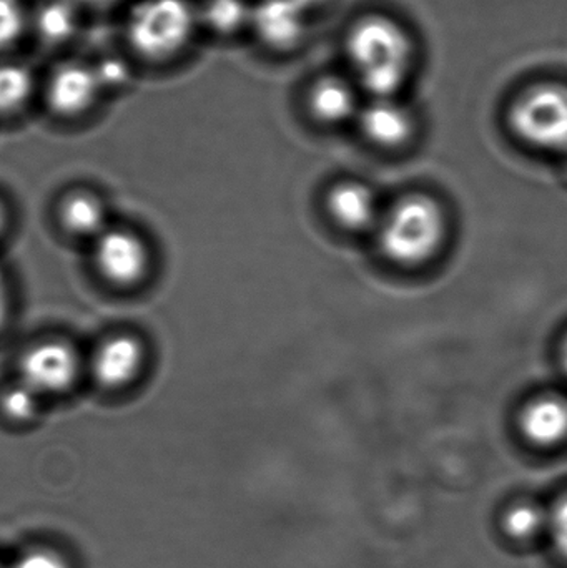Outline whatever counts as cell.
<instances>
[{"instance_id": "obj_12", "label": "cell", "mask_w": 567, "mask_h": 568, "mask_svg": "<svg viewBox=\"0 0 567 568\" xmlns=\"http://www.w3.org/2000/svg\"><path fill=\"white\" fill-rule=\"evenodd\" d=\"M333 219L348 230L368 229L376 219V199L360 183H343L333 190L328 200Z\"/></svg>"}, {"instance_id": "obj_6", "label": "cell", "mask_w": 567, "mask_h": 568, "mask_svg": "<svg viewBox=\"0 0 567 568\" xmlns=\"http://www.w3.org/2000/svg\"><path fill=\"white\" fill-rule=\"evenodd\" d=\"M95 265L110 283L130 286L145 276L149 250L140 236L129 230L107 229L95 239Z\"/></svg>"}, {"instance_id": "obj_20", "label": "cell", "mask_w": 567, "mask_h": 568, "mask_svg": "<svg viewBox=\"0 0 567 568\" xmlns=\"http://www.w3.org/2000/svg\"><path fill=\"white\" fill-rule=\"evenodd\" d=\"M29 16L22 0H0V50L13 45L26 32Z\"/></svg>"}, {"instance_id": "obj_7", "label": "cell", "mask_w": 567, "mask_h": 568, "mask_svg": "<svg viewBox=\"0 0 567 568\" xmlns=\"http://www.w3.org/2000/svg\"><path fill=\"white\" fill-rule=\"evenodd\" d=\"M102 92L93 65L65 62L57 67L47 80L45 97L50 110L60 116L82 115L92 109Z\"/></svg>"}, {"instance_id": "obj_3", "label": "cell", "mask_w": 567, "mask_h": 568, "mask_svg": "<svg viewBox=\"0 0 567 568\" xmlns=\"http://www.w3.org/2000/svg\"><path fill=\"white\" fill-rule=\"evenodd\" d=\"M199 12L189 0H140L126 19V40L146 60H169L189 45Z\"/></svg>"}, {"instance_id": "obj_1", "label": "cell", "mask_w": 567, "mask_h": 568, "mask_svg": "<svg viewBox=\"0 0 567 568\" xmlns=\"http://www.w3.org/2000/svg\"><path fill=\"white\" fill-rule=\"evenodd\" d=\"M348 53L363 89L373 99H395L405 85L413 62L408 33L388 17L360 20L348 37Z\"/></svg>"}, {"instance_id": "obj_22", "label": "cell", "mask_w": 567, "mask_h": 568, "mask_svg": "<svg viewBox=\"0 0 567 568\" xmlns=\"http://www.w3.org/2000/svg\"><path fill=\"white\" fill-rule=\"evenodd\" d=\"M553 546L558 550L559 556L567 560V496L563 497L551 513L548 514V526Z\"/></svg>"}, {"instance_id": "obj_16", "label": "cell", "mask_w": 567, "mask_h": 568, "mask_svg": "<svg viewBox=\"0 0 567 568\" xmlns=\"http://www.w3.org/2000/svg\"><path fill=\"white\" fill-rule=\"evenodd\" d=\"M32 72L22 63H0V115H10L32 95Z\"/></svg>"}, {"instance_id": "obj_4", "label": "cell", "mask_w": 567, "mask_h": 568, "mask_svg": "<svg viewBox=\"0 0 567 568\" xmlns=\"http://www.w3.org/2000/svg\"><path fill=\"white\" fill-rule=\"evenodd\" d=\"M509 126L529 145L567 152V89L539 83L525 90L509 109Z\"/></svg>"}, {"instance_id": "obj_28", "label": "cell", "mask_w": 567, "mask_h": 568, "mask_svg": "<svg viewBox=\"0 0 567 568\" xmlns=\"http://www.w3.org/2000/svg\"><path fill=\"white\" fill-rule=\"evenodd\" d=\"M302 7L312 6V3L318 2V0H296Z\"/></svg>"}, {"instance_id": "obj_9", "label": "cell", "mask_w": 567, "mask_h": 568, "mask_svg": "<svg viewBox=\"0 0 567 568\" xmlns=\"http://www.w3.org/2000/svg\"><path fill=\"white\" fill-rule=\"evenodd\" d=\"M523 434L539 447H555L567 439V399L543 396L531 400L522 413Z\"/></svg>"}, {"instance_id": "obj_5", "label": "cell", "mask_w": 567, "mask_h": 568, "mask_svg": "<svg viewBox=\"0 0 567 568\" xmlns=\"http://www.w3.org/2000/svg\"><path fill=\"white\" fill-rule=\"evenodd\" d=\"M77 351L65 341H43L30 347L20 361V381L39 396L70 389L79 376Z\"/></svg>"}, {"instance_id": "obj_10", "label": "cell", "mask_w": 567, "mask_h": 568, "mask_svg": "<svg viewBox=\"0 0 567 568\" xmlns=\"http://www.w3.org/2000/svg\"><path fill=\"white\" fill-rule=\"evenodd\" d=\"M362 129L369 140L382 146H398L413 135V115L395 99H373L363 110Z\"/></svg>"}, {"instance_id": "obj_14", "label": "cell", "mask_w": 567, "mask_h": 568, "mask_svg": "<svg viewBox=\"0 0 567 568\" xmlns=\"http://www.w3.org/2000/svg\"><path fill=\"white\" fill-rule=\"evenodd\" d=\"M32 23L43 42L60 45L79 29V7L72 0H43L32 16Z\"/></svg>"}, {"instance_id": "obj_2", "label": "cell", "mask_w": 567, "mask_h": 568, "mask_svg": "<svg viewBox=\"0 0 567 568\" xmlns=\"http://www.w3.org/2000/svg\"><path fill=\"white\" fill-rule=\"evenodd\" d=\"M446 235L442 206L428 196H408L389 212L379 232L383 252L399 265H422L436 255Z\"/></svg>"}, {"instance_id": "obj_18", "label": "cell", "mask_w": 567, "mask_h": 568, "mask_svg": "<svg viewBox=\"0 0 567 568\" xmlns=\"http://www.w3.org/2000/svg\"><path fill=\"white\" fill-rule=\"evenodd\" d=\"M39 394L30 389L27 384H13L9 389L3 390L0 396V409L7 417L13 420L32 419L39 409Z\"/></svg>"}, {"instance_id": "obj_17", "label": "cell", "mask_w": 567, "mask_h": 568, "mask_svg": "<svg viewBox=\"0 0 567 568\" xmlns=\"http://www.w3.org/2000/svg\"><path fill=\"white\" fill-rule=\"evenodd\" d=\"M200 17L216 32H233L249 19V9L243 0H205Z\"/></svg>"}, {"instance_id": "obj_25", "label": "cell", "mask_w": 567, "mask_h": 568, "mask_svg": "<svg viewBox=\"0 0 567 568\" xmlns=\"http://www.w3.org/2000/svg\"><path fill=\"white\" fill-rule=\"evenodd\" d=\"M72 2L75 3L77 7H109L115 3L117 0H72Z\"/></svg>"}, {"instance_id": "obj_21", "label": "cell", "mask_w": 567, "mask_h": 568, "mask_svg": "<svg viewBox=\"0 0 567 568\" xmlns=\"http://www.w3.org/2000/svg\"><path fill=\"white\" fill-rule=\"evenodd\" d=\"M93 70H95L102 89L103 87L113 89V87L125 85L126 80L130 79V67L120 57H105L97 65H93Z\"/></svg>"}, {"instance_id": "obj_26", "label": "cell", "mask_w": 567, "mask_h": 568, "mask_svg": "<svg viewBox=\"0 0 567 568\" xmlns=\"http://www.w3.org/2000/svg\"><path fill=\"white\" fill-rule=\"evenodd\" d=\"M6 210H3V206L0 205V233H2L3 226H6Z\"/></svg>"}, {"instance_id": "obj_27", "label": "cell", "mask_w": 567, "mask_h": 568, "mask_svg": "<svg viewBox=\"0 0 567 568\" xmlns=\"http://www.w3.org/2000/svg\"><path fill=\"white\" fill-rule=\"evenodd\" d=\"M563 366H565L566 373H567V336L565 339V344H563Z\"/></svg>"}, {"instance_id": "obj_13", "label": "cell", "mask_w": 567, "mask_h": 568, "mask_svg": "<svg viewBox=\"0 0 567 568\" xmlns=\"http://www.w3.org/2000/svg\"><path fill=\"white\" fill-rule=\"evenodd\" d=\"M310 109L322 122H345L355 113V92L345 80L338 77H325L318 80L310 92Z\"/></svg>"}, {"instance_id": "obj_23", "label": "cell", "mask_w": 567, "mask_h": 568, "mask_svg": "<svg viewBox=\"0 0 567 568\" xmlns=\"http://www.w3.org/2000/svg\"><path fill=\"white\" fill-rule=\"evenodd\" d=\"M13 568H70V566L62 556L52 550L36 549L23 554Z\"/></svg>"}, {"instance_id": "obj_15", "label": "cell", "mask_w": 567, "mask_h": 568, "mask_svg": "<svg viewBox=\"0 0 567 568\" xmlns=\"http://www.w3.org/2000/svg\"><path fill=\"white\" fill-rule=\"evenodd\" d=\"M62 222L73 235L97 236L105 232V210L95 196L75 193L62 206Z\"/></svg>"}, {"instance_id": "obj_11", "label": "cell", "mask_w": 567, "mask_h": 568, "mask_svg": "<svg viewBox=\"0 0 567 568\" xmlns=\"http://www.w3.org/2000/svg\"><path fill=\"white\" fill-rule=\"evenodd\" d=\"M300 10L296 0H265L253 12V22L270 45H292L302 36Z\"/></svg>"}, {"instance_id": "obj_8", "label": "cell", "mask_w": 567, "mask_h": 568, "mask_svg": "<svg viewBox=\"0 0 567 568\" xmlns=\"http://www.w3.org/2000/svg\"><path fill=\"white\" fill-rule=\"evenodd\" d=\"M145 363L142 341L130 334L109 337L93 354L92 371L97 383L119 389L132 383Z\"/></svg>"}, {"instance_id": "obj_29", "label": "cell", "mask_w": 567, "mask_h": 568, "mask_svg": "<svg viewBox=\"0 0 567 568\" xmlns=\"http://www.w3.org/2000/svg\"><path fill=\"white\" fill-rule=\"evenodd\" d=\"M0 568H2V566H0Z\"/></svg>"}, {"instance_id": "obj_19", "label": "cell", "mask_w": 567, "mask_h": 568, "mask_svg": "<svg viewBox=\"0 0 567 568\" xmlns=\"http://www.w3.org/2000/svg\"><path fill=\"white\" fill-rule=\"evenodd\" d=\"M548 526V514L531 504L513 507L506 516V530L516 539H529Z\"/></svg>"}, {"instance_id": "obj_24", "label": "cell", "mask_w": 567, "mask_h": 568, "mask_svg": "<svg viewBox=\"0 0 567 568\" xmlns=\"http://www.w3.org/2000/svg\"><path fill=\"white\" fill-rule=\"evenodd\" d=\"M10 313L9 286H7L6 276L0 270V329L6 326Z\"/></svg>"}]
</instances>
